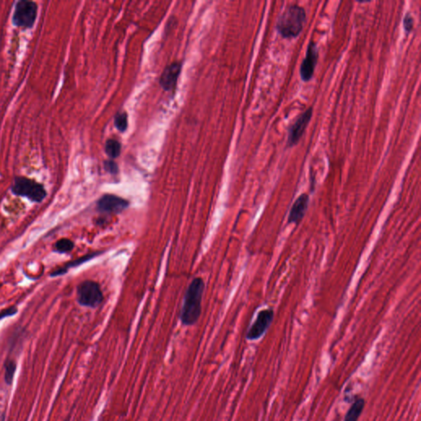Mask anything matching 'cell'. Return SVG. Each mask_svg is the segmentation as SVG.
I'll return each instance as SVG.
<instances>
[{"mask_svg":"<svg viewBox=\"0 0 421 421\" xmlns=\"http://www.w3.org/2000/svg\"><path fill=\"white\" fill-rule=\"evenodd\" d=\"M204 288L205 284L200 277L193 279L188 285L180 312V320L184 325H193L201 315L202 299Z\"/></svg>","mask_w":421,"mask_h":421,"instance_id":"1","label":"cell"},{"mask_svg":"<svg viewBox=\"0 0 421 421\" xmlns=\"http://www.w3.org/2000/svg\"><path fill=\"white\" fill-rule=\"evenodd\" d=\"M306 22V12L298 5H289L283 11L277 22V29L284 38H295L302 31Z\"/></svg>","mask_w":421,"mask_h":421,"instance_id":"2","label":"cell"},{"mask_svg":"<svg viewBox=\"0 0 421 421\" xmlns=\"http://www.w3.org/2000/svg\"><path fill=\"white\" fill-rule=\"evenodd\" d=\"M11 189L13 195L24 197L35 203L43 201L47 195L43 184L23 176L14 178Z\"/></svg>","mask_w":421,"mask_h":421,"instance_id":"3","label":"cell"},{"mask_svg":"<svg viewBox=\"0 0 421 421\" xmlns=\"http://www.w3.org/2000/svg\"><path fill=\"white\" fill-rule=\"evenodd\" d=\"M38 14L37 3L29 0H20L16 3L13 15V23L22 29H30L34 26Z\"/></svg>","mask_w":421,"mask_h":421,"instance_id":"4","label":"cell"},{"mask_svg":"<svg viewBox=\"0 0 421 421\" xmlns=\"http://www.w3.org/2000/svg\"><path fill=\"white\" fill-rule=\"evenodd\" d=\"M103 298L101 286L95 281H85L78 286L77 300L82 306L95 308L102 304Z\"/></svg>","mask_w":421,"mask_h":421,"instance_id":"5","label":"cell"},{"mask_svg":"<svg viewBox=\"0 0 421 421\" xmlns=\"http://www.w3.org/2000/svg\"><path fill=\"white\" fill-rule=\"evenodd\" d=\"M274 317V311L272 309H267L261 310L257 313V317L254 322L252 324L249 330L247 333V339L250 341L260 339L265 334L266 332L270 328L271 324Z\"/></svg>","mask_w":421,"mask_h":421,"instance_id":"6","label":"cell"},{"mask_svg":"<svg viewBox=\"0 0 421 421\" xmlns=\"http://www.w3.org/2000/svg\"><path fill=\"white\" fill-rule=\"evenodd\" d=\"M129 205L126 199L113 195H106L102 196L96 203V208L102 213L119 214Z\"/></svg>","mask_w":421,"mask_h":421,"instance_id":"7","label":"cell"},{"mask_svg":"<svg viewBox=\"0 0 421 421\" xmlns=\"http://www.w3.org/2000/svg\"><path fill=\"white\" fill-rule=\"evenodd\" d=\"M312 115H313V108L310 107L305 110V112L302 113L296 119L294 123L290 126L289 128V134H288L287 147H293L298 143L303 134L305 133L309 121L311 120Z\"/></svg>","mask_w":421,"mask_h":421,"instance_id":"8","label":"cell"},{"mask_svg":"<svg viewBox=\"0 0 421 421\" xmlns=\"http://www.w3.org/2000/svg\"><path fill=\"white\" fill-rule=\"evenodd\" d=\"M318 58V52L316 44L311 41L307 49L306 55L300 66V77L303 81L308 82L314 74L316 64Z\"/></svg>","mask_w":421,"mask_h":421,"instance_id":"9","label":"cell"},{"mask_svg":"<svg viewBox=\"0 0 421 421\" xmlns=\"http://www.w3.org/2000/svg\"><path fill=\"white\" fill-rule=\"evenodd\" d=\"M309 203V196L307 193H302L298 197V199L295 201L292 205V209L289 211L288 222L289 224L298 225L301 220L305 217L308 206Z\"/></svg>","mask_w":421,"mask_h":421,"instance_id":"10","label":"cell"},{"mask_svg":"<svg viewBox=\"0 0 421 421\" xmlns=\"http://www.w3.org/2000/svg\"><path fill=\"white\" fill-rule=\"evenodd\" d=\"M181 70V64L179 63H172L166 68L162 73L160 79V84L166 91H172L176 86L178 78Z\"/></svg>","mask_w":421,"mask_h":421,"instance_id":"11","label":"cell"},{"mask_svg":"<svg viewBox=\"0 0 421 421\" xmlns=\"http://www.w3.org/2000/svg\"><path fill=\"white\" fill-rule=\"evenodd\" d=\"M102 252H95V253H89V254L85 255L82 257H79L78 260H73V261L69 262L67 264L62 266L60 268H57L55 270L53 271L50 274V277H58V276H62L65 274L68 271L73 268H76L78 266L82 265V264L90 261L95 257H98V255L102 254Z\"/></svg>","mask_w":421,"mask_h":421,"instance_id":"12","label":"cell"},{"mask_svg":"<svg viewBox=\"0 0 421 421\" xmlns=\"http://www.w3.org/2000/svg\"><path fill=\"white\" fill-rule=\"evenodd\" d=\"M365 400L363 398H357L346 412L344 421H358L361 413L365 408Z\"/></svg>","mask_w":421,"mask_h":421,"instance_id":"13","label":"cell"},{"mask_svg":"<svg viewBox=\"0 0 421 421\" xmlns=\"http://www.w3.org/2000/svg\"><path fill=\"white\" fill-rule=\"evenodd\" d=\"M121 151V145L115 139H109L106 141V152L108 156L112 159L118 157Z\"/></svg>","mask_w":421,"mask_h":421,"instance_id":"14","label":"cell"},{"mask_svg":"<svg viewBox=\"0 0 421 421\" xmlns=\"http://www.w3.org/2000/svg\"><path fill=\"white\" fill-rule=\"evenodd\" d=\"M17 369V364L13 360H7L5 363V380L8 385L13 383L14 374Z\"/></svg>","mask_w":421,"mask_h":421,"instance_id":"15","label":"cell"},{"mask_svg":"<svg viewBox=\"0 0 421 421\" xmlns=\"http://www.w3.org/2000/svg\"><path fill=\"white\" fill-rule=\"evenodd\" d=\"M74 248V244L69 239H61L58 240L54 246V251L58 253H66L71 252Z\"/></svg>","mask_w":421,"mask_h":421,"instance_id":"16","label":"cell"},{"mask_svg":"<svg viewBox=\"0 0 421 421\" xmlns=\"http://www.w3.org/2000/svg\"><path fill=\"white\" fill-rule=\"evenodd\" d=\"M115 125L120 132H124L127 127V117L126 113H118L115 115Z\"/></svg>","mask_w":421,"mask_h":421,"instance_id":"17","label":"cell"},{"mask_svg":"<svg viewBox=\"0 0 421 421\" xmlns=\"http://www.w3.org/2000/svg\"><path fill=\"white\" fill-rule=\"evenodd\" d=\"M403 26L406 33H409L412 30L413 26H414V18L410 13H406V16L404 17Z\"/></svg>","mask_w":421,"mask_h":421,"instance_id":"18","label":"cell"},{"mask_svg":"<svg viewBox=\"0 0 421 421\" xmlns=\"http://www.w3.org/2000/svg\"><path fill=\"white\" fill-rule=\"evenodd\" d=\"M105 169H106V171H108L109 173L112 174V175H115L119 171L118 166L113 160H106V161H105Z\"/></svg>","mask_w":421,"mask_h":421,"instance_id":"19","label":"cell"},{"mask_svg":"<svg viewBox=\"0 0 421 421\" xmlns=\"http://www.w3.org/2000/svg\"><path fill=\"white\" fill-rule=\"evenodd\" d=\"M17 312H18V309L15 306L7 308V309H4L3 311L0 312V319H3L5 317H10V316L15 315Z\"/></svg>","mask_w":421,"mask_h":421,"instance_id":"20","label":"cell"}]
</instances>
